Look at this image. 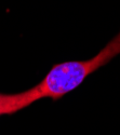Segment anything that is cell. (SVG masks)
<instances>
[{
    "instance_id": "cell-1",
    "label": "cell",
    "mask_w": 120,
    "mask_h": 135,
    "mask_svg": "<svg viewBox=\"0 0 120 135\" xmlns=\"http://www.w3.org/2000/svg\"><path fill=\"white\" fill-rule=\"evenodd\" d=\"M118 54H120V32L92 59L57 64L52 67L37 85L27 91L11 94L13 111L16 112L41 98H61L79 86L87 77L106 65Z\"/></svg>"
},
{
    "instance_id": "cell-2",
    "label": "cell",
    "mask_w": 120,
    "mask_h": 135,
    "mask_svg": "<svg viewBox=\"0 0 120 135\" xmlns=\"http://www.w3.org/2000/svg\"><path fill=\"white\" fill-rule=\"evenodd\" d=\"M0 116H1V94H0Z\"/></svg>"
},
{
    "instance_id": "cell-3",
    "label": "cell",
    "mask_w": 120,
    "mask_h": 135,
    "mask_svg": "<svg viewBox=\"0 0 120 135\" xmlns=\"http://www.w3.org/2000/svg\"><path fill=\"white\" fill-rule=\"evenodd\" d=\"M2 115H3V94H2Z\"/></svg>"
}]
</instances>
